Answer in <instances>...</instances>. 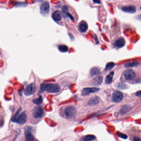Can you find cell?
Returning <instances> with one entry per match:
<instances>
[{"label":"cell","instance_id":"obj_11","mask_svg":"<svg viewBox=\"0 0 141 141\" xmlns=\"http://www.w3.org/2000/svg\"><path fill=\"white\" fill-rule=\"evenodd\" d=\"M125 40L123 37H120L115 41L114 43V46L117 48H121L125 45Z\"/></svg>","mask_w":141,"mask_h":141},{"label":"cell","instance_id":"obj_1","mask_svg":"<svg viewBox=\"0 0 141 141\" xmlns=\"http://www.w3.org/2000/svg\"><path fill=\"white\" fill-rule=\"evenodd\" d=\"M61 90L60 86L58 84L44 83L41 85V91H45L50 93H56L59 92Z\"/></svg>","mask_w":141,"mask_h":141},{"label":"cell","instance_id":"obj_26","mask_svg":"<svg viewBox=\"0 0 141 141\" xmlns=\"http://www.w3.org/2000/svg\"><path fill=\"white\" fill-rule=\"evenodd\" d=\"M127 85L123 83H119L117 85V88L121 90H124L127 88Z\"/></svg>","mask_w":141,"mask_h":141},{"label":"cell","instance_id":"obj_29","mask_svg":"<svg viewBox=\"0 0 141 141\" xmlns=\"http://www.w3.org/2000/svg\"><path fill=\"white\" fill-rule=\"evenodd\" d=\"M134 141H141V139L139 137H134Z\"/></svg>","mask_w":141,"mask_h":141},{"label":"cell","instance_id":"obj_24","mask_svg":"<svg viewBox=\"0 0 141 141\" xmlns=\"http://www.w3.org/2000/svg\"><path fill=\"white\" fill-rule=\"evenodd\" d=\"M42 101H43V99H42V97L41 96H40L38 98L34 99L33 101V102L34 104L39 105V104H41L42 103Z\"/></svg>","mask_w":141,"mask_h":141},{"label":"cell","instance_id":"obj_21","mask_svg":"<svg viewBox=\"0 0 141 141\" xmlns=\"http://www.w3.org/2000/svg\"><path fill=\"white\" fill-rule=\"evenodd\" d=\"M96 139V137L93 135H88L85 136L83 139V141H91L94 140Z\"/></svg>","mask_w":141,"mask_h":141},{"label":"cell","instance_id":"obj_22","mask_svg":"<svg viewBox=\"0 0 141 141\" xmlns=\"http://www.w3.org/2000/svg\"><path fill=\"white\" fill-rule=\"evenodd\" d=\"M58 49L61 52L65 53L68 51V48L66 45H61L58 46Z\"/></svg>","mask_w":141,"mask_h":141},{"label":"cell","instance_id":"obj_6","mask_svg":"<svg viewBox=\"0 0 141 141\" xmlns=\"http://www.w3.org/2000/svg\"><path fill=\"white\" fill-rule=\"evenodd\" d=\"M35 91V85L34 83H32L27 86L25 90V94L26 96H30L34 93Z\"/></svg>","mask_w":141,"mask_h":141},{"label":"cell","instance_id":"obj_17","mask_svg":"<svg viewBox=\"0 0 141 141\" xmlns=\"http://www.w3.org/2000/svg\"><path fill=\"white\" fill-rule=\"evenodd\" d=\"M100 69L98 67H94L91 69L90 71V74L91 77L100 74Z\"/></svg>","mask_w":141,"mask_h":141},{"label":"cell","instance_id":"obj_3","mask_svg":"<svg viewBox=\"0 0 141 141\" xmlns=\"http://www.w3.org/2000/svg\"><path fill=\"white\" fill-rule=\"evenodd\" d=\"M123 98V94L120 91H115L113 94V101L115 103H118L121 102Z\"/></svg>","mask_w":141,"mask_h":141},{"label":"cell","instance_id":"obj_10","mask_svg":"<svg viewBox=\"0 0 141 141\" xmlns=\"http://www.w3.org/2000/svg\"><path fill=\"white\" fill-rule=\"evenodd\" d=\"M123 11L129 13H134L136 12L135 7L134 5H128L123 7L122 8Z\"/></svg>","mask_w":141,"mask_h":141},{"label":"cell","instance_id":"obj_5","mask_svg":"<svg viewBox=\"0 0 141 141\" xmlns=\"http://www.w3.org/2000/svg\"><path fill=\"white\" fill-rule=\"evenodd\" d=\"M124 76L125 79L128 80H131L135 78L136 76L135 72L132 70H127L124 73Z\"/></svg>","mask_w":141,"mask_h":141},{"label":"cell","instance_id":"obj_23","mask_svg":"<svg viewBox=\"0 0 141 141\" xmlns=\"http://www.w3.org/2000/svg\"><path fill=\"white\" fill-rule=\"evenodd\" d=\"M140 63L139 62H132L130 63H128L125 65V67H136V66L140 65Z\"/></svg>","mask_w":141,"mask_h":141},{"label":"cell","instance_id":"obj_19","mask_svg":"<svg viewBox=\"0 0 141 141\" xmlns=\"http://www.w3.org/2000/svg\"><path fill=\"white\" fill-rule=\"evenodd\" d=\"M114 75V72H112L108 75L105 78V82L107 84H109L112 83Z\"/></svg>","mask_w":141,"mask_h":141},{"label":"cell","instance_id":"obj_18","mask_svg":"<svg viewBox=\"0 0 141 141\" xmlns=\"http://www.w3.org/2000/svg\"><path fill=\"white\" fill-rule=\"evenodd\" d=\"M25 140L26 141H34V138L31 132L26 131L25 133Z\"/></svg>","mask_w":141,"mask_h":141},{"label":"cell","instance_id":"obj_7","mask_svg":"<svg viewBox=\"0 0 141 141\" xmlns=\"http://www.w3.org/2000/svg\"><path fill=\"white\" fill-rule=\"evenodd\" d=\"M100 90V89L98 88L93 87V88H86L83 89L82 91V95L83 96H86L88 95L91 93L97 92Z\"/></svg>","mask_w":141,"mask_h":141},{"label":"cell","instance_id":"obj_9","mask_svg":"<svg viewBox=\"0 0 141 141\" xmlns=\"http://www.w3.org/2000/svg\"><path fill=\"white\" fill-rule=\"evenodd\" d=\"M50 9V5L48 2H45L41 5L40 11L41 13L44 14H47L49 13Z\"/></svg>","mask_w":141,"mask_h":141},{"label":"cell","instance_id":"obj_28","mask_svg":"<svg viewBox=\"0 0 141 141\" xmlns=\"http://www.w3.org/2000/svg\"><path fill=\"white\" fill-rule=\"evenodd\" d=\"M136 96H138L139 97H140L141 96V91H139L136 93Z\"/></svg>","mask_w":141,"mask_h":141},{"label":"cell","instance_id":"obj_25","mask_svg":"<svg viewBox=\"0 0 141 141\" xmlns=\"http://www.w3.org/2000/svg\"><path fill=\"white\" fill-rule=\"evenodd\" d=\"M21 110V108H20L17 111L15 114L13 115V117L12 118V121L14 122H16V120L17 119V117L18 116L19 114L20 113V111Z\"/></svg>","mask_w":141,"mask_h":141},{"label":"cell","instance_id":"obj_27","mask_svg":"<svg viewBox=\"0 0 141 141\" xmlns=\"http://www.w3.org/2000/svg\"><path fill=\"white\" fill-rule=\"evenodd\" d=\"M118 135L120 138H122L124 139H126L128 138V137L126 135H125L123 133H120V132H118Z\"/></svg>","mask_w":141,"mask_h":141},{"label":"cell","instance_id":"obj_16","mask_svg":"<svg viewBox=\"0 0 141 141\" xmlns=\"http://www.w3.org/2000/svg\"><path fill=\"white\" fill-rule=\"evenodd\" d=\"M53 18L56 21H59L62 19V14L60 11H56L53 15Z\"/></svg>","mask_w":141,"mask_h":141},{"label":"cell","instance_id":"obj_8","mask_svg":"<svg viewBox=\"0 0 141 141\" xmlns=\"http://www.w3.org/2000/svg\"><path fill=\"white\" fill-rule=\"evenodd\" d=\"M27 116L25 112H23L20 115H18L16 120V123L20 125H23L26 122Z\"/></svg>","mask_w":141,"mask_h":141},{"label":"cell","instance_id":"obj_2","mask_svg":"<svg viewBox=\"0 0 141 141\" xmlns=\"http://www.w3.org/2000/svg\"><path fill=\"white\" fill-rule=\"evenodd\" d=\"M77 114V109L73 106H69L65 108L64 115L67 118L71 119L75 117Z\"/></svg>","mask_w":141,"mask_h":141},{"label":"cell","instance_id":"obj_30","mask_svg":"<svg viewBox=\"0 0 141 141\" xmlns=\"http://www.w3.org/2000/svg\"><path fill=\"white\" fill-rule=\"evenodd\" d=\"M93 2L95 3H97V4H100L101 1L99 0H93Z\"/></svg>","mask_w":141,"mask_h":141},{"label":"cell","instance_id":"obj_12","mask_svg":"<svg viewBox=\"0 0 141 141\" xmlns=\"http://www.w3.org/2000/svg\"><path fill=\"white\" fill-rule=\"evenodd\" d=\"M88 26L87 23L85 21H82L79 23V30L82 32H85L87 31Z\"/></svg>","mask_w":141,"mask_h":141},{"label":"cell","instance_id":"obj_4","mask_svg":"<svg viewBox=\"0 0 141 141\" xmlns=\"http://www.w3.org/2000/svg\"><path fill=\"white\" fill-rule=\"evenodd\" d=\"M44 114L43 108L40 106L35 107L33 110V115L35 118H41Z\"/></svg>","mask_w":141,"mask_h":141},{"label":"cell","instance_id":"obj_13","mask_svg":"<svg viewBox=\"0 0 141 141\" xmlns=\"http://www.w3.org/2000/svg\"><path fill=\"white\" fill-rule=\"evenodd\" d=\"M103 82V77L102 76H99L94 78L92 81V84L94 85L99 86L101 85Z\"/></svg>","mask_w":141,"mask_h":141},{"label":"cell","instance_id":"obj_14","mask_svg":"<svg viewBox=\"0 0 141 141\" xmlns=\"http://www.w3.org/2000/svg\"><path fill=\"white\" fill-rule=\"evenodd\" d=\"M131 109V107L129 105H123V107H121L120 110L121 115H123L126 114L127 113H128L129 111Z\"/></svg>","mask_w":141,"mask_h":141},{"label":"cell","instance_id":"obj_20","mask_svg":"<svg viewBox=\"0 0 141 141\" xmlns=\"http://www.w3.org/2000/svg\"><path fill=\"white\" fill-rule=\"evenodd\" d=\"M115 64L113 62H110V63H107L105 67V71H109L115 66Z\"/></svg>","mask_w":141,"mask_h":141},{"label":"cell","instance_id":"obj_15","mask_svg":"<svg viewBox=\"0 0 141 141\" xmlns=\"http://www.w3.org/2000/svg\"><path fill=\"white\" fill-rule=\"evenodd\" d=\"M100 101V99L98 96H94L91 98L88 102L89 105H95L98 104Z\"/></svg>","mask_w":141,"mask_h":141}]
</instances>
